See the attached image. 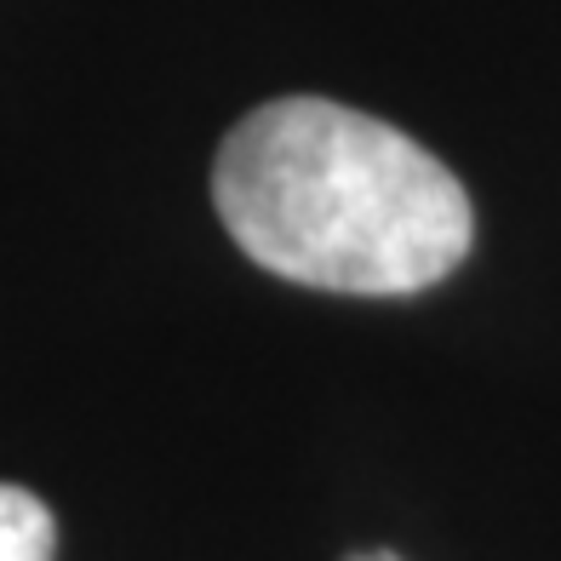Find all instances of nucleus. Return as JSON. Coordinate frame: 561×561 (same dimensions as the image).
I'll return each instance as SVG.
<instances>
[{
    "instance_id": "f03ea898",
    "label": "nucleus",
    "mask_w": 561,
    "mask_h": 561,
    "mask_svg": "<svg viewBox=\"0 0 561 561\" xmlns=\"http://www.w3.org/2000/svg\"><path fill=\"white\" fill-rule=\"evenodd\" d=\"M53 556H58V522L46 499L0 481V561H53Z\"/></svg>"
},
{
    "instance_id": "7ed1b4c3",
    "label": "nucleus",
    "mask_w": 561,
    "mask_h": 561,
    "mask_svg": "<svg viewBox=\"0 0 561 561\" xmlns=\"http://www.w3.org/2000/svg\"><path fill=\"white\" fill-rule=\"evenodd\" d=\"M344 561H401L396 550H355V556H344Z\"/></svg>"
},
{
    "instance_id": "f257e3e1",
    "label": "nucleus",
    "mask_w": 561,
    "mask_h": 561,
    "mask_svg": "<svg viewBox=\"0 0 561 561\" xmlns=\"http://www.w3.org/2000/svg\"><path fill=\"white\" fill-rule=\"evenodd\" d=\"M213 201L252 264L350 298L436 287L470 252L465 184L424 144L333 98H275L224 138Z\"/></svg>"
}]
</instances>
